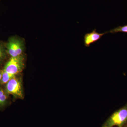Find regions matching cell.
<instances>
[{"label":"cell","instance_id":"6da1fadb","mask_svg":"<svg viewBox=\"0 0 127 127\" xmlns=\"http://www.w3.org/2000/svg\"><path fill=\"white\" fill-rule=\"evenodd\" d=\"M127 122V106H126L114 113L105 125L106 127H122Z\"/></svg>","mask_w":127,"mask_h":127},{"label":"cell","instance_id":"7a4b0ae2","mask_svg":"<svg viewBox=\"0 0 127 127\" xmlns=\"http://www.w3.org/2000/svg\"><path fill=\"white\" fill-rule=\"evenodd\" d=\"M7 51L11 57L22 56L25 49V44L22 39L13 37L9 39L6 44Z\"/></svg>","mask_w":127,"mask_h":127},{"label":"cell","instance_id":"3957f363","mask_svg":"<svg viewBox=\"0 0 127 127\" xmlns=\"http://www.w3.org/2000/svg\"><path fill=\"white\" fill-rule=\"evenodd\" d=\"M23 59L22 55L16 57L11 58L6 64L3 71L16 76L22 71L24 66Z\"/></svg>","mask_w":127,"mask_h":127},{"label":"cell","instance_id":"277c9868","mask_svg":"<svg viewBox=\"0 0 127 127\" xmlns=\"http://www.w3.org/2000/svg\"><path fill=\"white\" fill-rule=\"evenodd\" d=\"M6 89L7 93L13 95L16 97L21 99L23 98V94L21 82L20 79L15 77L6 83Z\"/></svg>","mask_w":127,"mask_h":127},{"label":"cell","instance_id":"5b68a950","mask_svg":"<svg viewBox=\"0 0 127 127\" xmlns=\"http://www.w3.org/2000/svg\"><path fill=\"white\" fill-rule=\"evenodd\" d=\"M108 33V32L100 33L95 29L91 32L86 33L84 37V45L86 47H89L91 44L100 40L105 34Z\"/></svg>","mask_w":127,"mask_h":127},{"label":"cell","instance_id":"8992f818","mask_svg":"<svg viewBox=\"0 0 127 127\" xmlns=\"http://www.w3.org/2000/svg\"><path fill=\"white\" fill-rule=\"evenodd\" d=\"M15 75L10 74L3 71H2V77L1 82L3 84L7 83L10 80L15 77Z\"/></svg>","mask_w":127,"mask_h":127},{"label":"cell","instance_id":"52a82bcc","mask_svg":"<svg viewBox=\"0 0 127 127\" xmlns=\"http://www.w3.org/2000/svg\"><path fill=\"white\" fill-rule=\"evenodd\" d=\"M119 32L127 33V25L115 28L114 29H112L108 32V33H110L112 34H115Z\"/></svg>","mask_w":127,"mask_h":127},{"label":"cell","instance_id":"ba28073f","mask_svg":"<svg viewBox=\"0 0 127 127\" xmlns=\"http://www.w3.org/2000/svg\"><path fill=\"white\" fill-rule=\"evenodd\" d=\"M7 98V96L3 90L0 89V106L5 104Z\"/></svg>","mask_w":127,"mask_h":127},{"label":"cell","instance_id":"9c48e42d","mask_svg":"<svg viewBox=\"0 0 127 127\" xmlns=\"http://www.w3.org/2000/svg\"><path fill=\"white\" fill-rule=\"evenodd\" d=\"M5 56V53L4 48L0 45V62H1L4 58Z\"/></svg>","mask_w":127,"mask_h":127},{"label":"cell","instance_id":"30bf717a","mask_svg":"<svg viewBox=\"0 0 127 127\" xmlns=\"http://www.w3.org/2000/svg\"><path fill=\"white\" fill-rule=\"evenodd\" d=\"M2 71H0V82H1V77H2Z\"/></svg>","mask_w":127,"mask_h":127},{"label":"cell","instance_id":"8fae6325","mask_svg":"<svg viewBox=\"0 0 127 127\" xmlns=\"http://www.w3.org/2000/svg\"><path fill=\"white\" fill-rule=\"evenodd\" d=\"M106 127V126H105V125H104V126H103V127Z\"/></svg>","mask_w":127,"mask_h":127},{"label":"cell","instance_id":"7c38bea8","mask_svg":"<svg viewBox=\"0 0 127 127\" xmlns=\"http://www.w3.org/2000/svg\"><path fill=\"white\" fill-rule=\"evenodd\" d=\"M127 127V126H126V127Z\"/></svg>","mask_w":127,"mask_h":127}]
</instances>
